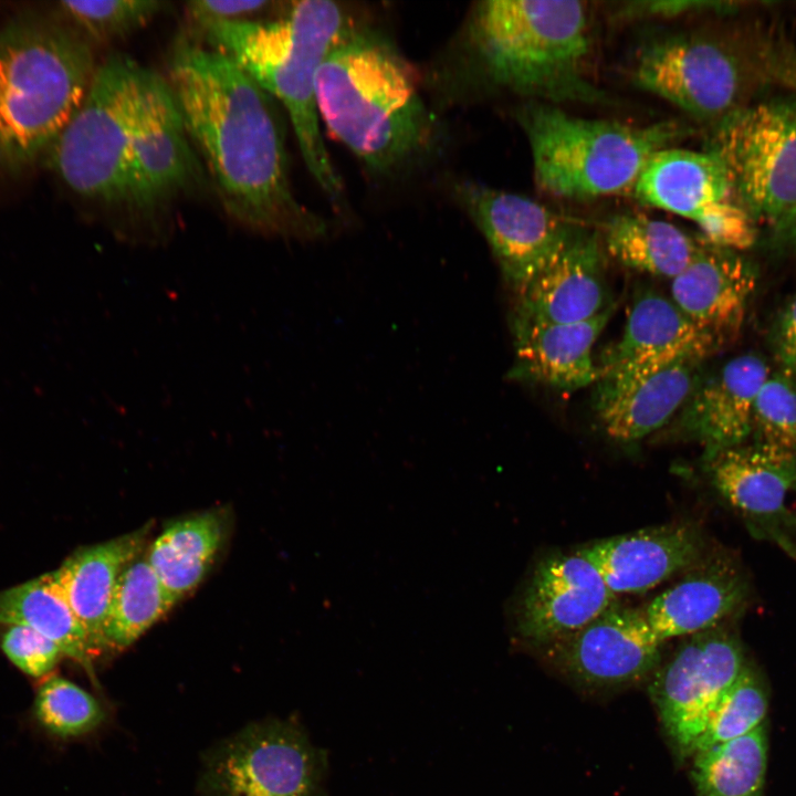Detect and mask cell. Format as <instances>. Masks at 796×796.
<instances>
[{"label":"cell","instance_id":"obj_1","mask_svg":"<svg viewBox=\"0 0 796 796\" xmlns=\"http://www.w3.org/2000/svg\"><path fill=\"white\" fill-rule=\"evenodd\" d=\"M43 159L132 245L169 241L179 205L208 184L168 81L123 54L97 65Z\"/></svg>","mask_w":796,"mask_h":796},{"label":"cell","instance_id":"obj_2","mask_svg":"<svg viewBox=\"0 0 796 796\" xmlns=\"http://www.w3.org/2000/svg\"><path fill=\"white\" fill-rule=\"evenodd\" d=\"M189 139L226 216L266 239L313 241L328 222L295 197L276 100L231 57L187 40L169 80Z\"/></svg>","mask_w":796,"mask_h":796},{"label":"cell","instance_id":"obj_3","mask_svg":"<svg viewBox=\"0 0 796 796\" xmlns=\"http://www.w3.org/2000/svg\"><path fill=\"white\" fill-rule=\"evenodd\" d=\"M589 15L576 0L476 2L431 70L438 97L460 103L505 91L527 101L603 104L588 78Z\"/></svg>","mask_w":796,"mask_h":796},{"label":"cell","instance_id":"obj_4","mask_svg":"<svg viewBox=\"0 0 796 796\" xmlns=\"http://www.w3.org/2000/svg\"><path fill=\"white\" fill-rule=\"evenodd\" d=\"M320 117L374 176L395 179L430 163L442 125L416 73L395 44L354 22L323 60L316 80Z\"/></svg>","mask_w":796,"mask_h":796},{"label":"cell","instance_id":"obj_5","mask_svg":"<svg viewBox=\"0 0 796 796\" xmlns=\"http://www.w3.org/2000/svg\"><path fill=\"white\" fill-rule=\"evenodd\" d=\"M354 21L338 3L292 2L274 21H216L198 25L211 49L231 57L285 108L310 174L336 209L343 182L320 129L318 69Z\"/></svg>","mask_w":796,"mask_h":796},{"label":"cell","instance_id":"obj_6","mask_svg":"<svg viewBox=\"0 0 796 796\" xmlns=\"http://www.w3.org/2000/svg\"><path fill=\"white\" fill-rule=\"evenodd\" d=\"M97 65L91 42L55 12H23L0 28V175L44 158Z\"/></svg>","mask_w":796,"mask_h":796},{"label":"cell","instance_id":"obj_7","mask_svg":"<svg viewBox=\"0 0 796 796\" xmlns=\"http://www.w3.org/2000/svg\"><path fill=\"white\" fill-rule=\"evenodd\" d=\"M530 145L537 187L564 199H594L633 187L649 158L691 133L679 121L636 126L572 115L526 101L514 114Z\"/></svg>","mask_w":796,"mask_h":796},{"label":"cell","instance_id":"obj_8","mask_svg":"<svg viewBox=\"0 0 796 796\" xmlns=\"http://www.w3.org/2000/svg\"><path fill=\"white\" fill-rule=\"evenodd\" d=\"M708 149L724 163L753 219L779 229L796 213V101L735 109L715 123Z\"/></svg>","mask_w":796,"mask_h":796},{"label":"cell","instance_id":"obj_9","mask_svg":"<svg viewBox=\"0 0 796 796\" xmlns=\"http://www.w3.org/2000/svg\"><path fill=\"white\" fill-rule=\"evenodd\" d=\"M325 752L295 722L250 724L205 756L201 796H327Z\"/></svg>","mask_w":796,"mask_h":796},{"label":"cell","instance_id":"obj_10","mask_svg":"<svg viewBox=\"0 0 796 796\" xmlns=\"http://www.w3.org/2000/svg\"><path fill=\"white\" fill-rule=\"evenodd\" d=\"M636 199L694 222L708 244L743 250L754 240L752 217L740 205L722 159L710 149L668 147L654 153L633 187Z\"/></svg>","mask_w":796,"mask_h":796},{"label":"cell","instance_id":"obj_11","mask_svg":"<svg viewBox=\"0 0 796 796\" xmlns=\"http://www.w3.org/2000/svg\"><path fill=\"white\" fill-rule=\"evenodd\" d=\"M744 667L741 641L723 622L685 637L654 670L649 692L681 757L694 754L718 703Z\"/></svg>","mask_w":796,"mask_h":796},{"label":"cell","instance_id":"obj_12","mask_svg":"<svg viewBox=\"0 0 796 796\" xmlns=\"http://www.w3.org/2000/svg\"><path fill=\"white\" fill-rule=\"evenodd\" d=\"M631 80L690 116L718 123L740 108L743 69L730 46L716 38L678 32L639 50Z\"/></svg>","mask_w":796,"mask_h":796},{"label":"cell","instance_id":"obj_13","mask_svg":"<svg viewBox=\"0 0 796 796\" xmlns=\"http://www.w3.org/2000/svg\"><path fill=\"white\" fill-rule=\"evenodd\" d=\"M453 196L485 238L509 286L517 295L580 229L574 221L522 195L463 180Z\"/></svg>","mask_w":796,"mask_h":796},{"label":"cell","instance_id":"obj_14","mask_svg":"<svg viewBox=\"0 0 796 796\" xmlns=\"http://www.w3.org/2000/svg\"><path fill=\"white\" fill-rule=\"evenodd\" d=\"M716 345L671 298L652 291L641 293L632 302L621 337L596 364L595 409L619 399L679 359H704Z\"/></svg>","mask_w":796,"mask_h":796},{"label":"cell","instance_id":"obj_15","mask_svg":"<svg viewBox=\"0 0 796 796\" xmlns=\"http://www.w3.org/2000/svg\"><path fill=\"white\" fill-rule=\"evenodd\" d=\"M662 645L641 608L614 604L582 629L544 647L549 662L576 683L611 689L653 673Z\"/></svg>","mask_w":796,"mask_h":796},{"label":"cell","instance_id":"obj_16","mask_svg":"<svg viewBox=\"0 0 796 796\" xmlns=\"http://www.w3.org/2000/svg\"><path fill=\"white\" fill-rule=\"evenodd\" d=\"M719 494L746 522L753 535L774 541L796 558V454L753 442L705 461Z\"/></svg>","mask_w":796,"mask_h":796},{"label":"cell","instance_id":"obj_17","mask_svg":"<svg viewBox=\"0 0 796 796\" xmlns=\"http://www.w3.org/2000/svg\"><path fill=\"white\" fill-rule=\"evenodd\" d=\"M616 599L594 564L577 549L552 552L538 559L517 597L515 631L544 647L582 629Z\"/></svg>","mask_w":796,"mask_h":796},{"label":"cell","instance_id":"obj_18","mask_svg":"<svg viewBox=\"0 0 796 796\" xmlns=\"http://www.w3.org/2000/svg\"><path fill=\"white\" fill-rule=\"evenodd\" d=\"M699 531L670 523L590 542L577 551L590 561L617 597L648 591L704 556Z\"/></svg>","mask_w":796,"mask_h":796},{"label":"cell","instance_id":"obj_19","mask_svg":"<svg viewBox=\"0 0 796 796\" xmlns=\"http://www.w3.org/2000/svg\"><path fill=\"white\" fill-rule=\"evenodd\" d=\"M769 374L763 357L747 353L700 379L679 411L678 426L700 443L704 461L752 437L755 399Z\"/></svg>","mask_w":796,"mask_h":796},{"label":"cell","instance_id":"obj_20","mask_svg":"<svg viewBox=\"0 0 796 796\" xmlns=\"http://www.w3.org/2000/svg\"><path fill=\"white\" fill-rule=\"evenodd\" d=\"M611 304L598 237L580 228L565 249L517 294L512 321L577 323L593 318Z\"/></svg>","mask_w":796,"mask_h":796},{"label":"cell","instance_id":"obj_21","mask_svg":"<svg viewBox=\"0 0 796 796\" xmlns=\"http://www.w3.org/2000/svg\"><path fill=\"white\" fill-rule=\"evenodd\" d=\"M757 272L734 250L701 245L689 265L671 280V300L716 343L742 327L756 289Z\"/></svg>","mask_w":796,"mask_h":796},{"label":"cell","instance_id":"obj_22","mask_svg":"<svg viewBox=\"0 0 796 796\" xmlns=\"http://www.w3.org/2000/svg\"><path fill=\"white\" fill-rule=\"evenodd\" d=\"M641 608L653 635L664 643L719 626L739 610L748 585L732 559L705 557Z\"/></svg>","mask_w":796,"mask_h":796},{"label":"cell","instance_id":"obj_23","mask_svg":"<svg viewBox=\"0 0 796 796\" xmlns=\"http://www.w3.org/2000/svg\"><path fill=\"white\" fill-rule=\"evenodd\" d=\"M615 310L611 304L590 320L552 324L512 321L513 380L543 385L565 392L595 384L593 347Z\"/></svg>","mask_w":796,"mask_h":796},{"label":"cell","instance_id":"obj_24","mask_svg":"<svg viewBox=\"0 0 796 796\" xmlns=\"http://www.w3.org/2000/svg\"><path fill=\"white\" fill-rule=\"evenodd\" d=\"M149 527L81 548L53 570L77 621L98 652H105L103 629L122 572L139 557Z\"/></svg>","mask_w":796,"mask_h":796},{"label":"cell","instance_id":"obj_25","mask_svg":"<svg viewBox=\"0 0 796 796\" xmlns=\"http://www.w3.org/2000/svg\"><path fill=\"white\" fill-rule=\"evenodd\" d=\"M703 360L679 359L596 410L605 433L618 442L630 443L661 428L680 411L699 384Z\"/></svg>","mask_w":796,"mask_h":796},{"label":"cell","instance_id":"obj_26","mask_svg":"<svg viewBox=\"0 0 796 796\" xmlns=\"http://www.w3.org/2000/svg\"><path fill=\"white\" fill-rule=\"evenodd\" d=\"M29 627L52 640L63 657L93 675L100 654L69 606L54 572L0 591V626Z\"/></svg>","mask_w":796,"mask_h":796},{"label":"cell","instance_id":"obj_27","mask_svg":"<svg viewBox=\"0 0 796 796\" xmlns=\"http://www.w3.org/2000/svg\"><path fill=\"white\" fill-rule=\"evenodd\" d=\"M226 535L220 512L209 511L167 526L146 559L165 589L178 601L202 580Z\"/></svg>","mask_w":796,"mask_h":796},{"label":"cell","instance_id":"obj_28","mask_svg":"<svg viewBox=\"0 0 796 796\" xmlns=\"http://www.w3.org/2000/svg\"><path fill=\"white\" fill-rule=\"evenodd\" d=\"M604 243L622 265L654 276L673 279L701 248L677 226L639 213H619L605 224Z\"/></svg>","mask_w":796,"mask_h":796},{"label":"cell","instance_id":"obj_29","mask_svg":"<svg viewBox=\"0 0 796 796\" xmlns=\"http://www.w3.org/2000/svg\"><path fill=\"white\" fill-rule=\"evenodd\" d=\"M176 603L147 559L137 557L115 585L103 629L105 651L133 645Z\"/></svg>","mask_w":796,"mask_h":796},{"label":"cell","instance_id":"obj_30","mask_svg":"<svg viewBox=\"0 0 796 796\" xmlns=\"http://www.w3.org/2000/svg\"><path fill=\"white\" fill-rule=\"evenodd\" d=\"M693 756L692 778L698 796L761 795L767 766V737L763 725Z\"/></svg>","mask_w":796,"mask_h":796},{"label":"cell","instance_id":"obj_31","mask_svg":"<svg viewBox=\"0 0 796 796\" xmlns=\"http://www.w3.org/2000/svg\"><path fill=\"white\" fill-rule=\"evenodd\" d=\"M35 723L49 735L70 740L97 730L107 713L100 700L75 682L51 674L35 690L31 706Z\"/></svg>","mask_w":796,"mask_h":796},{"label":"cell","instance_id":"obj_32","mask_svg":"<svg viewBox=\"0 0 796 796\" xmlns=\"http://www.w3.org/2000/svg\"><path fill=\"white\" fill-rule=\"evenodd\" d=\"M167 6L157 0L59 1L54 12L90 42L111 43L146 27Z\"/></svg>","mask_w":796,"mask_h":796},{"label":"cell","instance_id":"obj_33","mask_svg":"<svg viewBox=\"0 0 796 796\" xmlns=\"http://www.w3.org/2000/svg\"><path fill=\"white\" fill-rule=\"evenodd\" d=\"M767 705V696L761 680L745 664L718 703L694 754L758 729L763 725Z\"/></svg>","mask_w":796,"mask_h":796},{"label":"cell","instance_id":"obj_34","mask_svg":"<svg viewBox=\"0 0 796 796\" xmlns=\"http://www.w3.org/2000/svg\"><path fill=\"white\" fill-rule=\"evenodd\" d=\"M753 442L796 454V376L771 371L755 399Z\"/></svg>","mask_w":796,"mask_h":796},{"label":"cell","instance_id":"obj_35","mask_svg":"<svg viewBox=\"0 0 796 796\" xmlns=\"http://www.w3.org/2000/svg\"><path fill=\"white\" fill-rule=\"evenodd\" d=\"M0 649L21 672L42 680L52 674L63 658L61 650L52 640L20 625L4 627L0 636Z\"/></svg>","mask_w":796,"mask_h":796},{"label":"cell","instance_id":"obj_36","mask_svg":"<svg viewBox=\"0 0 796 796\" xmlns=\"http://www.w3.org/2000/svg\"><path fill=\"white\" fill-rule=\"evenodd\" d=\"M263 0H198L187 3V11L197 25L216 21L248 20L254 13L262 12L271 6Z\"/></svg>","mask_w":796,"mask_h":796},{"label":"cell","instance_id":"obj_37","mask_svg":"<svg viewBox=\"0 0 796 796\" xmlns=\"http://www.w3.org/2000/svg\"><path fill=\"white\" fill-rule=\"evenodd\" d=\"M720 2L694 0H652L625 2L618 14L622 18H661L672 19L690 13L716 10Z\"/></svg>","mask_w":796,"mask_h":796},{"label":"cell","instance_id":"obj_38","mask_svg":"<svg viewBox=\"0 0 796 796\" xmlns=\"http://www.w3.org/2000/svg\"><path fill=\"white\" fill-rule=\"evenodd\" d=\"M779 369L796 376V295L782 312L775 335Z\"/></svg>","mask_w":796,"mask_h":796},{"label":"cell","instance_id":"obj_39","mask_svg":"<svg viewBox=\"0 0 796 796\" xmlns=\"http://www.w3.org/2000/svg\"><path fill=\"white\" fill-rule=\"evenodd\" d=\"M778 230L786 237L795 238L796 237V213Z\"/></svg>","mask_w":796,"mask_h":796}]
</instances>
